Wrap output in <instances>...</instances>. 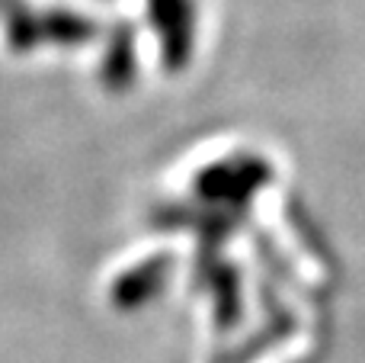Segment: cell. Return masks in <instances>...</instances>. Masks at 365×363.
Masks as SVG:
<instances>
[]
</instances>
